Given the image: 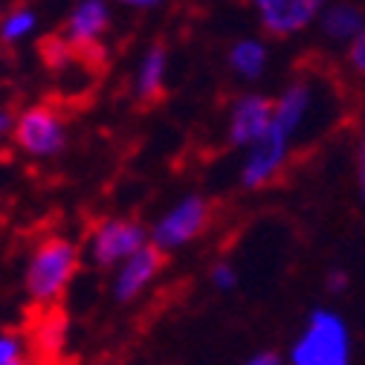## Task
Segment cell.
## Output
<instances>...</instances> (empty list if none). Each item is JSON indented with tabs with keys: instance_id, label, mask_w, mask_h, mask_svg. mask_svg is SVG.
<instances>
[{
	"instance_id": "obj_1",
	"label": "cell",
	"mask_w": 365,
	"mask_h": 365,
	"mask_svg": "<svg viewBox=\"0 0 365 365\" xmlns=\"http://www.w3.org/2000/svg\"><path fill=\"white\" fill-rule=\"evenodd\" d=\"M78 264H81V252L73 241L61 235L41 238L29 255L26 276H24V287L32 307L35 310L61 307V299L67 296L76 279Z\"/></svg>"
},
{
	"instance_id": "obj_2",
	"label": "cell",
	"mask_w": 365,
	"mask_h": 365,
	"mask_svg": "<svg viewBox=\"0 0 365 365\" xmlns=\"http://www.w3.org/2000/svg\"><path fill=\"white\" fill-rule=\"evenodd\" d=\"M287 365H351L354 339L348 322L331 307H316L299 336L290 342Z\"/></svg>"
},
{
	"instance_id": "obj_3",
	"label": "cell",
	"mask_w": 365,
	"mask_h": 365,
	"mask_svg": "<svg viewBox=\"0 0 365 365\" xmlns=\"http://www.w3.org/2000/svg\"><path fill=\"white\" fill-rule=\"evenodd\" d=\"M215 217V206L203 195H186L177 203H171L148 230V244L157 247L163 255H171L177 250H186L195 241H200Z\"/></svg>"
},
{
	"instance_id": "obj_4",
	"label": "cell",
	"mask_w": 365,
	"mask_h": 365,
	"mask_svg": "<svg viewBox=\"0 0 365 365\" xmlns=\"http://www.w3.org/2000/svg\"><path fill=\"white\" fill-rule=\"evenodd\" d=\"M148 247V230L130 217H105L99 220L87 238V258L99 269H116L130 255Z\"/></svg>"
},
{
	"instance_id": "obj_5",
	"label": "cell",
	"mask_w": 365,
	"mask_h": 365,
	"mask_svg": "<svg viewBox=\"0 0 365 365\" xmlns=\"http://www.w3.org/2000/svg\"><path fill=\"white\" fill-rule=\"evenodd\" d=\"M287 157H290V136L282 128L269 125V130L261 140L247 148V157L241 165V186L255 192L276 182L287 165Z\"/></svg>"
},
{
	"instance_id": "obj_6",
	"label": "cell",
	"mask_w": 365,
	"mask_h": 365,
	"mask_svg": "<svg viewBox=\"0 0 365 365\" xmlns=\"http://www.w3.org/2000/svg\"><path fill=\"white\" fill-rule=\"evenodd\" d=\"M15 143L32 157H53L67 145V130L61 113L50 105H35L18 116Z\"/></svg>"
},
{
	"instance_id": "obj_7",
	"label": "cell",
	"mask_w": 365,
	"mask_h": 365,
	"mask_svg": "<svg viewBox=\"0 0 365 365\" xmlns=\"http://www.w3.org/2000/svg\"><path fill=\"white\" fill-rule=\"evenodd\" d=\"M165 269V255L157 247H143L136 255H130L125 264H119L113 269V284H110V296L119 304H136L140 299H145V293L160 282Z\"/></svg>"
},
{
	"instance_id": "obj_8",
	"label": "cell",
	"mask_w": 365,
	"mask_h": 365,
	"mask_svg": "<svg viewBox=\"0 0 365 365\" xmlns=\"http://www.w3.org/2000/svg\"><path fill=\"white\" fill-rule=\"evenodd\" d=\"M110 26V9L108 0H78L73 6L67 26H64V41L70 43V50L81 58H90L102 53V38Z\"/></svg>"
},
{
	"instance_id": "obj_9",
	"label": "cell",
	"mask_w": 365,
	"mask_h": 365,
	"mask_svg": "<svg viewBox=\"0 0 365 365\" xmlns=\"http://www.w3.org/2000/svg\"><path fill=\"white\" fill-rule=\"evenodd\" d=\"M250 4L269 35L290 38L319 21L328 0H250Z\"/></svg>"
},
{
	"instance_id": "obj_10",
	"label": "cell",
	"mask_w": 365,
	"mask_h": 365,
	"mask_svg": "<svg viewBox=\"0 0 365 365\" xmlns=\"http://www.w3.org/2000/svg\"><path fill=\"white\" fill-rule=\"evenodd\" d=\"M24 336H26L29 351L38 359V365H64L70 322L61 307L35 310V319L29 322V331Z\"/></svg>"
},
{
	"instance_id": "obj_11",
	"label": "cell",
	"mask_w": 365,
	"mask_h": 365,
	"mask_svg": "<svg viewBox=\"0 0 365 365\" xmlns=\"http://www.w3.org/2000/svg\"><path fill=\"white\" fill-rule=\"evenodd\" d=\"M272 125V99L264 93H247L235 99L230 110V143L235 148H250Z\"/></svg>"
},
{
	"instance_id": "obj_12",
	"label": "cell",
	"mask_w": 365,
	"mask_h": 365,
	"mask_svg": "<svg viewBox=\"0 0 365 365\" xmlns=\"http://www.w3.org/2000/svg\"><path fill=\"white\" fill-rule=\"evenodd\" d=\"M313 96H316V90L310 81H304V78L290 81L282 90V96L272 102V125L282 128L287 136H293L307 122V116L313 110Z\"/></svg>"
},
{
	"instance_id": "obj_13",
	"label": "cell",
	"mask_w": 365,
	"mask_h": 365,
	"mask_svg": "<svg viewBox=\"0 0 365 365\" xmlns=\"http://www.w3.org/2000/svg\"><path fill=\"white\" fill-rule=\"evenodd\" d=\"M165 76H168V53L163 43H154L143 56L140 67H136V99L160 102L165 93Z\"/></svg>"
},
{
	"instance_id": "obj_14",
	"label": "cell",
	"mask_w": 365,
	"mask_h": 365,
	"mask_svg": "<svg viewBox=\"0 0 365 365\" xmlns=\"http://www.w3.org/2000/svg\"><path fill=\"white\" fill-rule=\"evenodd\" d=\"M319 21H322V32L331 41H348V43L365 26V15L354 4H331V6H325L322 15H319Z\"/></svg>"
},
{
	"instance_id": "obj_15",
	"label": "cell",
	"mask_w": 365,
	"mask_h": 365,
	"mask_svg": "<svg viewBox=\"0 0 365 365\" xmlns=\"http://www.w3.org/2000/svg\"><path fill=\"white\" fill-rule=\"evenodd\" d=\"M230 67L238 78L255 81L267 67V47L258 38H241L230 47Z\"/></svg>"
},
{
	"instance_id": "obj_16",
	"label": "cell",
	"mask_w": 365,
	"mask_h": 365,
	"mask_svg": "<svg viewBox=\"0 0 365 365\" xmlns=\"http://www.w3.org/2000/svg\"><path fill=\"white\" fill-rule=\"evenodd\" d=\"M35 29V12L32 9H15L0 24V38L4 41H18Z\"/></svg>"
},
{
	"instance_id": "obj_17",
	"label": "cell",
	"mask_w": 365,
	"mask_h": 365,
	"mask_svg": "<svg viewBox=\"0 0 365 365\" xmlns=\"http://www.w3.org/2000/svg\"><path fill=\"white\" fill-rule=\"evenodd\" d=\"M209 284L215 287V290H220V293H230V290H235L238 287V269H235V264L232 261H215L212 267H209Z\"/></svg>"
},
{
	"instance_id": "obj_18",
	"label": "cell",
	"mask_w": 365,
	"mask_h": 365,
	"mask_svg": "<svg viewBox=\"0 0 365 365\" xmlns=\"http://www.w3.org/2000/svg\"><path fill=\"white\" fill-rule=\"evenodd\" d=\"M348 64L365 76V26L356 32V38L348 43Z\"/></svg>"
},
{
	"instance_id": "obj_19",
	"label": "cell",
	"mask_w": 365,
	"mask_h": 365,
	"mask_svg": "<svg viewBox=\"0 0 365 365\" xmlns=\"http://www.w3.org/2000/svg\"><path fill=\"white\" fill-rule=\"evenodd\" d=\"M325 290H328L331 296H342V293L348 290V272H345V269H328Z\"/></svg>"
},
{
	"instance_id": "obj_20",
	"label": "cell",
	"mask_w": 365,
	"mask_h": 365,
	"mask_svg": "<svg viewBox=\"0 0 365 365\" xmlns=\"http://www.w3.org/2000/svg\"><path fill=\"white\" fill-rule=\"evenodd\" d=\"M244 365H287V362H284V356H279L276 351H258V354H252Z\"/></svg>"
},
{
	"instance_id": "obj_21",
	"label": "cell",
	"mask_w": 365,
	"mask_h": 365,
	"mask_svg": "<svg viewBox=\"0 0 365 365\" xmlns=\"http://www.w3.org/2000/svg\"><path fill=\"white\" fill-rule=\"evenodd\" d=\"M356 180H359V195L365 200V136L359 143V154H356Z\"/></svg>"
},
{
	"instance_id": "obj_22",
	"label": "cell",
	"mask_w": 365,
	"mask_h": 365,
	"mask_svg": "<svg viewBox=\"0 0 365 365\" xmlns=\"http://www.w3.org/2000/svg\"><path fill=\"white\" fill-rule=\"evenodd\" d=\"M113 4H122L128 9H157L165 4V0H113Z\"/></svg>"
},
{
	"instance_id": "obj_23",
	"label": "cell",
	"mask_w": 365,
	"mask_h": 365,
	"mask_svg": "<svg viewBox=\"0 0 365 365\" xmlns=\"http://www.w3.org/2000/svg\"><path fill=\"white\" fill-rule=\"evenodd\" d=\"M15 125H18V116H15L12 110L0 108V136H6L9 130H15Z\"/></svg>"
}]
</instances>
